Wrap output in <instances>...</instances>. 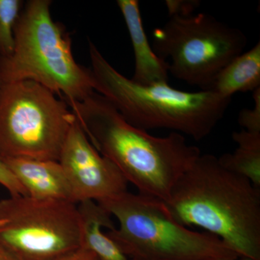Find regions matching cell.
<instances>
[{"mask_svg":"<svg viewBox=\"0 0 260 260\" xmlns=\"http://www.w3.org/2000/svg\"><path fill=\"white\" fill-rule=\"evenodd\" d=\"M66 102L94 148L140 194L167 201L178 180L201 155L179 133L159 138L132 125L96 92L82 102Z\"/></svg>","mask_w":260,"mask_h":260,"instance_id":"6da1fadb","label":"cell"},{"mask_svg":"<svg viewBox=\"0 0 260 260\" xmlns=\"http://www.w3.org/2000/svg\"><path fill=\"white\" fill-rule=\"evenodd\" d=\"M164 205L176 221L218 237L239 257L260 260V188L200 155Z\"/></svg>","mask_w":260,"mask_h":260,"instance_id":"7a4b0ae2","label":"cell"},{"mask_svg":"<svg viewBox=\"0 0 260 260\" xmlns=\"http://www.w3.org/2000/svg\"><path fill=\"white\" fill-rule=\"evenodd\" d=\"M94 90L138 129H167L195 140L207 138L223 119L232 98L211 90L186 92L168 83L140 85L121 75L88 40Z\"/></svg>","mask_w":260,"mask_h":260,"instance_id":"3957f363","label":"cell"},{"mask_svg":"<svg viewBox=\"0 0 260 260\" xmlns=\"http://www.w3.org/2000/svg\"><path fill=\"white\" fill-rule=\"evenodd\" d=\"M49 0L25 3L14 29L15 47L0 57L3 83L31 80L65 102H82L95 93L90 69L76 62L64 28L51 18Z\"/></svg>","mask_w":260,"mask_h":260,"instance_id":"277c9868","label":"cell"},{"mask_svg":"<svg viewBox=\"0 0 260 260\" xmlns=\"http://www.w3.org/2000/svg\"><path fill=\"white\" fill-rule=\"evenodd\" d=\"M96 203L119 222L107 234L133 260L239 257L218 237L178 223L160 200L126 191Z\"/></svg>","mask_w":260,"mask_h":260,"instance_id":"5b68a950","label":"cell"},{"mask_svg":"<svg viewBox=\"0 0 260 260\" xmlns=\"http://www.w3.org/2000/svg\"><path fill=\"white\" fill-rule=\"evenodd\" d=\"M76 117L64 99L21 80L0 88V157L56 160Z\"/></svg>","mask_w":260,"mask_h":260,"instance_id":"8992f818","label":"cell"},{"mask_svg":"<svg viewBox=\"0 0 260 260\" xmlns=\"http://www.w3.org/2000/svg\"><path fill=\"white\" fill-rule=\"evenodd\" d=\"M153 49L169 63V72L177 79L210 90L219 73L244 52L247 37L242 30L198 13L171 16L153 34Z\"/></svg>","mask_w":260,"mask_h":260,"instance_id":"52a82bcc","label":"cell"},{"mask_svg":"<svg viewBox=\"0 0 260 260\" xmlns=\"http://www.w3.org/2000/svg\"><path fill=\"white\" fill-rule=\"evenodd\" d=\"M0 244L20 260H59L82 246L78 204L10 196L0 200Z\"/></svg>","mask_w":260,"mask_h":260,"instance_id":"ba28073f","label":"cell"},{"mask_svg":"<svg viewBox=\"0 0 260 260\" xmlns=\"http://www.w3.org/2000/svg\"><path fill=\"white\" fill-rule=\"evenodd\" d=\"M76 204L107 199L127 191L128 181L110 160L94 148L78 121L70 128L60 153Z\"/></svg>","mask_w":260,"mask_h":260,"instance_id":"9c48e42d","label":"cell"},{"mask_svg":"<svg viewBox=\"0 0 260 260\" xmlns=\"http://www.w3.org/2000/svg\"><path fill=\"white\" fill-rule=\"evenodd\" d=\"M2 158L19 182L26 189L30 198L65 200L75 203L71 186L59 161Z\"/></svg>","mask_w":260,"mask_h":260,"instance_id":"30bf717a","label":"cell"},{"mask_svg":"<svg viewBox=\"0 0 260 260\" xmlns=\"http://www.w3.org/2000/svg\"><path fill=\"white\" fill-rule=\"evenodd\" d=\"M135 56L134 75L130 78L140 85H149L168 83L169 62L157 56L149 42L143 27L138 0H118Z\"/></svg>","mask_w":260,"mask_h":260,"instance_id":"8fae6325","label":"cell"},{"mask_svg":"<svg viewBox=\"0 0 260 260\" xmlns=\"http://www.w3.org/2000/svg\"><path fill=\"white\" fill-rule=\"evenodd\" d=\"M82 220V246L95 254L96 260H130L118 244L105 233L115 229L112 216L93 200L78 204Z\"/></svg>","mask_w":260,"mask_h":260,"instance_id":"7c38bea8","label":"cell"},{"mask_svg":"<svg viewBox=\"0 0 260 260\" xmlns=\"http://www.w3.org/2000/svg\"><path fill=\"white\" fill-rule=\"evenodd\" d=\"M260 88V42L233 59L219 73L210 90L223 97Z\"/></svg>","mask_w":260,"mask_h":260,"instance_id":"4fadbf2b","label":"cell"},{"mask_svg":"<svg viewBox=\"0 0 260 260\" xmlns=\"http://www.w3.org/2000/svg\"><path fill=\"white\" fill-rule=\"evenodd\" d=\"M232 138L237 148L218 158L219 162L224 169L246 178L253 185L260 188V133L243 129L234 132Z\"/></svg>","mask_w":260,"mask_h":260,"instance_id":"5bb4252c","label":"cell"},{"mask_svg":"<svg viewBox=\"0 0 260 260\" xmlns=\"http://www.w3.org/2000/svg\"><path fill=\"white\" fill-rule=\"evenodd\" d=\"M23 6L21 0H0V57L13 54L15 26Z\"/></svg>","mask_w":260,"mask_h":260,"instance_id":"9a60e30c","label":"cell"},{"mask_svg":"<svg viewBox=\"0 0 260 260\" xmlns=\"http://www.w3.org/2000/svg\"><path fill=\"white\" fill-rule=\"evenodd\" d=\"M254 107L252 109H244L239 112L238 121L246 131L260 133V88L252 92Z\"/></svg>","mask_w":260,"mask_h":260,"instance_id":"2e32d148","label":"cell"},{"mask_svg":"<svg viewBox=\"0 0 260 260\" xmlns=\"http://www.w3.org/2000/svg\"><path fill=\"white\" fill-rule=\"evenodd\" d=\"M0 184L9 191L10 196H28L26 189L19 182L2 157H0Z\"/></svg>","mask_w":260,"mask_h":260,"instance_id":"e0dca14e","label":"cell"},{"mask_svg":"<svg viewBox=\"0 0 260 260\" xmlns=\"http://www.w3.org/2000/svg\"><path fill=\"white\" fill-rule=\"evenodd\" d=\"M168 11L171 16H189L193 15L200 6L198 0H167L165 1Z\"/></svg>","mask_w":260,"mask_h":260,"instance_id":"ac0fdd59","label":"cell"},{"mask_svg":"<svg viewBox=\"0 0 260 260\" xmlns=\"http://www.w3.org/2000/svg\"><path fill=\"white\" fill-rule=\"evenodd\" d=\"M59 260H96L95 254L85 246H82L78 250L70 253Z\"/></svg>","mask_w":260,"mask_h":260,"instance_id":"d6986e66","label":"cell"},{"mask_svg":"<svg viewBox=\"0 0 260 260\" xmlns=\"http://www.w3.org/2000/svg\"><path fill=\"white\" fill-rule=\"evenodd\" d=\"M0 260H20L15 254L0 244Z\"/></svg>","mask_w":260,"mask_h":260,"instance_id":"ffe728a7","label":"cell"},{"mask_svg":"<svg viewBox=\"0 0 260 260\" xmlns=\"http://www.w3.org/2000/svg\"><path fill=\"white\" fill-rule=\"evenodd\" d=\"M213 260H253V259H249V258H245V257H238V258H235V259H213Z\"/></svg>","mask_w":260,"mask_h":260,"instance_id":"44dd1931","label":"cell"},{"mask_svg":"<svg viewBox=\"0 0 260 260\" xmlns=\"http://www.w3.org/2000/svg\"><path fill=\"white\" fill-rule=\"evenodd\" d=\"M2 85H3V82H2L1 77H0V88H1Z\"/></svg>","mask_w":260,"mask_h":260,"instance_id":"7402d4cb","label":"cell"},{"mask_svg":"<svg viewBox=\"0 0 260 260\" xmlns=\"http://www.w3.org/2000/svg\"><path fill=\"white\" fill-rule=\"evenodd\" d=\"M2 223H3V220H1V219H0V224H1Z\"/></svg>","mask_w":260,"mask_h":260,"instance_id":"603a6c76","label":"cell"}]
</instances>
